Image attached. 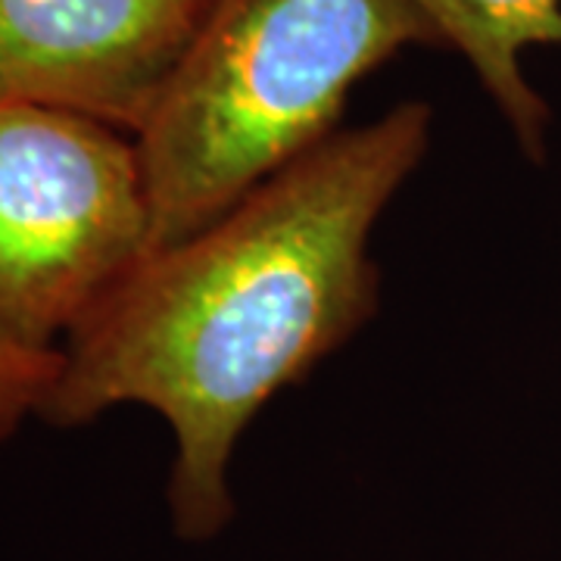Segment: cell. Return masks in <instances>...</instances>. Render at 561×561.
<instances>
[{"mask_svg":"<svg viewBox=\"0 0 561 561\" xmlns=\"http://www.w3.org/2000/svg\"><path fill=\"white\" fill-rule=\"evenodd\" d=\"M434 135L424 101L343 125L194 234L150 250L62 343L41 421L81 427L119 405L172 434L181 540L234 522L231 465L260 412L381 306L371 238Z\"/></svg>","mask_w":561,"mask_h":561,"instance_id":"obj_1","label":"cell"},{"mask_svg":"<svg viewBox=\"0 0 561 561\" xmlns=\"http://www.w3.org/2000/svg\"><path fill=\"white\" fill-rule=\"evenodd\" d=\"M409 47H437L412 0H209L135 135L153 250L337 135L353 88Z\"/></svg>","mask_w":561,"mask_h":561,"instance_id":"obj_2","label":"cell"},{"mask_svg":"<svg viewBox=\"0 0 561 561\" xmlns=\"http://www.w3.org/2000/svg\"><path fill=\"white\" fill-rule=\"evenodd\" d=\"M150 250L135 135L66 110L0 103V343L60 353Z\"/></svg>","mask_w":561,"mask_h":561,"instance_id":"obj_3","label":"cell"},{"mask_svg":"<svg viewBox=\"0 0 561 561\" xmlns=\"http://www.w3.org/2000/svg\"><path fill=\"white\" fill-rule=\"evenodd\" d=\"M209 0H0V103L138 135Z\"/></svg>","mask_w":561,"mask_h":561,"instance_id":"obj_4","label":"cell"},{"mask_svg":"<svg viewBox=\"0 0 561 561\" xmlns=\"http://www.w3.org/2000/svg\"><path fill=\"white\" fill-rule=\"evenodd\" d=\"M437 47H453L527 160L546 157L552 110L524 76L530 47H561V0H412Z\"/></svg>","mask_w":561,"mask_h":561,"instance_id":"obj_5","label":"cell"},{"mask_svg":"<svg viewBox=\"0 0 561 561\" xmlns=\"http://www.w3.org/2000/svg\"><path fill=\"white\" fill-rule=\"evenodd\" d=\"M60 365L62 353H35L0 343V446H7L28 415H41Z\"/></svg>","mask_w":561,"mask_h":561,"instance_id":"obj_6","label":"cell"}]
</instances>
